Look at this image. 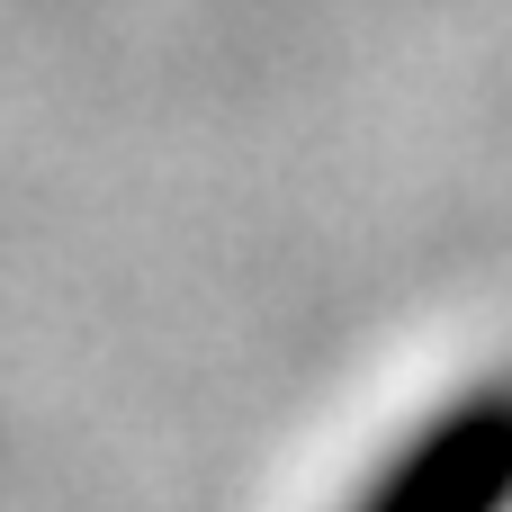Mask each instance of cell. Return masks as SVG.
<instances>
[{"label": "cell", "instance_id": "1", "mask_svg": "<svg viewBox=\"0 0 512 512\" xmlns=\"http://www.w3.org/2000/svg\"><path fill=\"white\" fill-rule=\"evenodd\" d=\"M351 512H512V378L459 387L441 414H423Z\"/></svg>", "mask_w": 512, "mask_h": 512}]
</instances>
